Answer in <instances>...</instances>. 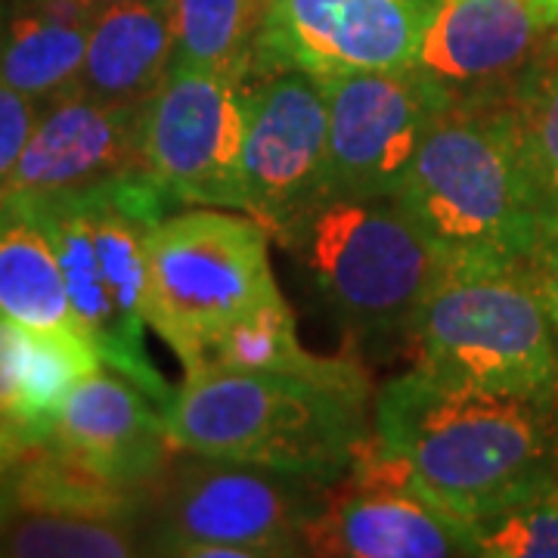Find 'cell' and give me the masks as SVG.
I'll list each match as a JSON object with an SVG mask.
<instances>
[{
	"label": "cell",
	"instance_id": "obj_35",
	"mask_svg": "<svg viewBox=\"0 0 558 558\" xmlns=\"http://www.w3.org/2000/svg\"><path fill=\"white\" fill-rule=\"evenodd\" d=\"M0 22H3V0H0Z\"/></svg>",
	"mask_w": 558,
	"mask_h": 558
},
{
	"label": "cell",
	"instance_id": "obj_26",
	"mask_svg": "<svg viewBox=\"0 0 558 558\" xmlns=\"http://www.w3.org/2000/svg\"><path fill=\"white\" fill-rule=\"evenodd\" d=\"M475 556L558 558V481L472 524Z\"/></svg>",
	"mask_w": 558,
	"mask_h": 558
},
{
	"label": "cell",
	"instance_id": "obj_17",
	"mask_svg": "<svg viewBox=\"0 0 558 558\" xmlns=\"http://www.w3.org/2000/svg\"><path fill=\"white\" fill-rule=\"evenodd\" d=\"M174 62L168 0H128L97 13L78 87L109 102L146 106Z\"/></svg>",
	"mask_w": 558,
	"mask_h": 558
},
{
	"label": "cell",
	"instance_id": "obj_16",
	"mask_svg": "<svg viewBox=\"0 0 558 558\" xmlns=\"http://www.w3.org/2000/svg\"><path fill=\"white\" fill-rule=\"evenodd\" d=\"M47 444L134 487H153L178 453L159 400L112 366L94 369L72 388Z\"/></svg>",
	"mask_w": 558,
	"mask_h": 558
},
{
	"label": "cell",
	"instance_id": "obj_32",
	"mask_svg": "<svg viewBox=\"0 0 558 558\" xmlns=\"http://www.w3.org/2000/svg\"><path fill=\"white\" fill-rule=\"evenodd\" d=\"M94 10H106V7H112V3H128V0H87Z\"/></svg>",
	"mask_w": 558,
	"mask_h": 558
},
{
	"label": "cell",
	"instance_id": "obj_34",
	"mask_svg": "<svg viewBox=\"0 0 558 558\" xmlns=\"http://www.w3.org/2000/svg\"><path fill=\"white\" fill-rule=\"evenodd\" d=\"M543 3H546V7H549L553 13H558V0H543Z\"/></svg>",
	"mask_w": 558,
	"mask_h": 558
},
{
	"label": "cell",
	"instance_id": "obj_15",
	"mask_svg": "<svg viewBox=\"0 0 558 558\" xmlns=\"http://www.w3.org/2000/svg\"><path fill=\"white\" fill-rule=\"evenodd\" d=\"M143 106L109 102L78 84L40 102V119L0 199H47L140 171Z\"/></svg>",
	"mask_w": 558,
	"mask_h": 558
},
{
	"label": "cell",
	"instance_id": "obj_18",
	"mask_svg": "<svg viewBox=\"0 0 558 558\" xmlns=\"http://www.w3.org/2000/svg\"><path fill=\"white\" fill-rule=\"evenodd\" d=\"M97 13L87 0H3L0 81L38 102L75 87Z\"/></svg>",
	"mask_w": 558,
	"mask_h": 558
},
{
	"label": "cell",
	"instance_id": "obj_10",
	"mask_svg": "<svg viewBox=\"0 0 558 558\" xmlns=\"http://www.w3.org/2000/svg\"><path fill=\"white\" fill-rule=\"evenodd\" d=\"M307 556L447 558L475 556L469 527L428 497L413 472L379 438L360 450L341 478L326 484L314 521L304 527Z\"/></svg>",
	"mask_w": 558,
	"mask_h": 558
},
{
	"label": "cell",
	"instance_id": "obj_22",
	"mask_svg": "<svg viewBox=\"0 0 558 558\" xmlns=\"http://www.w3.org/2000/svg\"><path fill=\"white\" fill-rule=\"evenodd\" d=\"M106 366L97 344L81 329H25L16 326L20 425L35 440H47L72 388Z\"/></svg>",
	"mask_w": 558,
	"mask_h": 558
},
{
	"label": "cell",
	"instance_id": "obj_29",
	"mask_svg": "<svg viewBox=\"0 0 558 558\" xmlns=\"http://www.w3.org/2000/svg\"><path fill=\"white\" fill-rule=\"evenodd\" d=\"M38 444H44V440L32 438L20 422L0 416V484L10 481V475L16 472V465H20L22 459L28 457V450L38 447Z\"/></svg>",
	"mask_w": 558,
	"mask_h": 558
},
{
	"label": "cell",
	"instance_id": "obj_9",
	"mask_svg": "<svg viewBox=\"0 0 558 558\" xmlns=\"http://www.w3.org/2000/svg\"><path fill=\"white\" fill-rule=\"evenodd\" d=\"M240 84L171 62L140 121V171L171 205L245 211Z\"/></svg>",
	"mask_w": 558,
	"mask_h": 558
},
{
	"label": "cell",
	"instance_id": "obj_5",
	"mask_svg": "<svg viewBox=\"0 0 558 558\" xmlns=\"http://www.w3.org/2000/svg\"><path fill=\"white\" fill-rule=\"evenodd\" d=\"M277 242L357 339L407 336L444 264L395 196L323 193Z\"/></svg>",
	"mask_w": 558,
	"mask_h": 558
},
{
	"label": "cell",
	"instance_id": "obj_33",
	"mask_svg": "<svg viewBox=\"0 0 558 558\" xmlns=\"http://www.w3.org/2000/svg\"><path fill=\"white\" fill-rule=\"evenodd\" d=\"M553 53L558 57V13H556V20H553Z\"/></svg>",
	"mask_w": 558,
	"mask_h": 558
},
{
	"label": "cell",
	"instance_id": "obj_30",
	"mask_svg": "<svg viewBox=\"0 0 558 558\" xmlns=\"http://www.w3.org/2000/svg\"><path fill=\"white\" fill-rule=\"evenodd\" d=\"M534 277H537L539 292H543L546 307H549V314L556 319L558 329V236L546 242L537 252V258H534Z\"/></svg>",
	"mask_w": 558,
	"mask_h": 558
},
{
	"label": "cell",
	"instance_id": "obj_7",
	"mask_svg": "<svg viewBox=\"0 0 558 558\" xmlns=\"http://www.w3.org/2000/svg\"><path fill=\"white\" fill-rule=\"evenodd\" d=\"M407 339L416 369L558 398V329L534 264L440 270Z\"/></svg>",
	"mask_w": 558,
	"mask_h": 558
},
{
	"label": "cell",
	"instance_id": "obj_27",
	"mask_svg": "<svg viewBox=\"0 0 558 558\" xmlns=\"http://www.w3.org/2000/svg\"><path fill=\"white\" fill-rule=\"evenodd\" d=\"M40 119V102L0 81V186L13 174Z\"/></svg>",
	"mask_w": 558,
	"mask_h": 558
},
{
	"label": "cell",
	"instance_id": "obj_2",
	"mask_svg": "<svg viewBox=\"0 0 558 558\" xmlns=\"http://www.w3.org/2000/svg\"><path fill=\"white\" fill-rule=\"evenodd\" d=\"M369 379L354 360L329 373H183L165 422L178 453L341 478L373 440Z\"/></svg>",
	"mask_w": 558,
	"mask_h": 558
},
{
	"label": "cell",
	"instance_id": "obj_23",
	"mask_svg": "<svg viewBox=\"0 0 558 558\" xmlns=\"http://www.w3.org/2000/svg\"><path fill=\"white\" fill-rule=\"evenodd\" d=\"M174 25V62L208 69L245 84L255 69L264 0H168Z\"/></svg>",
	"mask_w": 558,
	"mask_h": 558
},
{
	"label": "cell",
	"instance_id": "obj_4",
	"mask_svg": "<svg viewBox=\"0 0 558 558\" xmlns=\"http://www.w3.org/2000/svg\"><path fill=\"white\" fill-rule=\"evenodd\" d=\"M395 199L444 270L524 267L537 258V218L497 106H447Z\"/></svg>",
	"mask_w": 558,
	"mask_h": 558
},
{
	"label": "cell",
	"instance_id": "obj_8",
	"mask_svg": "<svg viewBox=\"0 0 558 558\" xmlns=\"http://www.w3.org/2000/svg\"><path fill=\"white\" fill-rule=\"evenodd\" d=\"M326 484L255 462L183 453L153 484L149 556H307L304 527L323 509Z\"/></svg>",
	"mask_w": 558,
	"mask_h": 558
},
{
	"label": "cell",
	"instance_id": "obj_21",
	"mask_svg": "<svg viewBox=\"0 0 558 558\" xmlns=\"http://www.w3.org/2000/svg\"><path fill=\"white\" fill-rule=\"evenodd\" d=\"M499 119L509 131L521 180L539 227V248L558 236V57L549 53L502 97Z\"/></svg>",
	"mask_w": 558,
	"mask_h": 558
},
{
	"label": "cell",
	"instance_id": "obj_31",
	"mask_svg": "<svg viewBox=\"0 0 558 558\" xmlns=\"http://www.w3.org/2000/svg\"><path fill=\"white\" fill-rule=\"evenodd\" d=\"M16 509H13V499H10V490H7V484H0V531H3V524L10 521Z\"/></svg>",
	"mask_w": 558,
	"mask_h": 558
},
{
	"label": "cell",
	"instance_id": "obj_14",
	"mask_svg": "<svg viewBox=\"0 0 558 558\" xmlns=\"http://www.w3.org/2000/svg\"><path fill=\"white\" fill-rule=\"evenodd\" d=\"M543 0H440L413 62L450 106L499 102L553 53Z\"/></svg>",
	"mask_w": 558,
	"mask_h": 558
},
{
	"label": "cell",
	"instance_id": "obj_20",
	"mask_svg": "<svg viewBox=\"0 0 558 558\" xmlns=\"http://www.w3.org/2000/svg\"><path fill=\"white\" fill-rule=\"evenodd\" d=\"M16 512L84 515V519L146 521L153 487L121 484L65 457L53 444H38L7 481Z\"/></svg>",
	"mask_w": 558,
	"mask_h": 558
},
{
	"label": "cell",
	"instance_id": "obj_6",
	"mask_svg": "<svg viewBox=\"0 0 558 558\" xmlns=\"http://www.w3.org/2000/svg\"><path fill=\"white\" fill-rule=\"evenodd\" d=\"M270 230L233 208L168 211L146 240V319L196 373L236 323L282 299Z\"/></svg>",
	"mask_w": 558,
	"mask_h": 558
},
{
	"label": "cell",
	"instance_id": "obj_25",
	"mask_svg": "<svg viewBox=\"0 0 558 558\" xmlns=\"http://www.w3.org/2000/svg\"><path fill=\"white\" fill-rule=\"evenodd\" d=\"M341 360L344 357H319L301 348L295 314L286 299H277L236 323L215 344L205 366L252 369V373H329L341 366Z\"/></svg>",
	"mask_w": 558,
	"mask_h": 558
},
{
	"label": "cell",
	"instance_id": "obj_12",
	"mask_svg": "<svg viewBox=\"0 0 558 558\" xmlns=\"http://www.w3.org/2000/svg\"><path fill=\"white\" fill-rule=\"evenodd\" d=\"M242 190L245 215L270 236L326 193L329 174V100L323 81L307 72H258L240 87Z\"/></svg>",
	"mask_w": 558,
	"mask_h": 558
},
{
	"label": "cell",
	"instance_id": "obj_11",
	"mask_svg": "<svg viewBox=\"0 0 558 558\" xmlns=\"http://www.w3.org/2000/svg\"><path fill=\"white\" fill-rule=\"evenodd\" d=\"M440 0H264L255 69L341 78L407 69Z\"/></svg>",
	"mask_w": 558,
	"mask_h": 558
},
{
	"label": "cell",
	"instance_id": "obj_13",
	"mask_svg": "<svg viewBox=\"0 0 558 558\" xmlns=\"http://www.w3.org/2000/svg\"><path fill=\"white\" fill-rule=\"evenodd\" d=\"M326 193L395 196L422 140L450 106L413 65L326 78Z\"/></svg>",
	"mask_w": 558,
	"mask_h": 558
},
{
	"label": "cell",
	"instance_id": "obj_3",
	"mask_svg": "<svg viewBox=\"0 0 558 558\" xmlns=\"http://www.w3.org/2000/svg\"><path fill=\"white\" fill-rule=\"evenodd\" d=\"M25 205L60 255L69 301L84 336L106 366L124 373L159 400L174 398L146 351V240L171 202L143 174L47 199H0Z\"/></svg>",
	"mask_w": 558,
	"mask_h": 558
},
{
	"label": "cell",
	"instance_id": "obj_1",
	"mask_svg": "<svg viewBox=\"0 0 558 558\" xmlns=\"http://www.w3.org/2000/svg\"><path fill=\"white\" fill-rule=\"evenodd\" d=\"M373 432L447 515L472 524L558 481V398L410 369L376 395Z\"/></svg>",
	"mask_w": 558,
	"mask_h": 558
},
{
	"label": "cell",
	"instance_id": "obj_28",
	"mask_svg": "<svg viewBox=\"0 0 558 558\" xmlns=\"http://www.w3.org/2000/svg\"><path fill=\"white\" fill-rule=\"evenodd\" d=\"M22 398L16 379V326L0 317V416L20 422Z\"/></svg>",
	"mask_w": 558,
	"mask_h": 558
},
{
	"label": "cell",
	"instance_id": "obj_24",
	"mask_svg": "<svg viewBox=\"0 0 558 558\" xmlns=\"http://www.w3.org/2000/svg\"><path fill=\"white\" fill-rule=\"evenodd\" d=\"M7 558H131L149 556L146 521L84 519L50 512H13L0 531Z\"/></svg>",
	"mask_w": 558,
	"mask_h": 558
},
{
	"label": "cell",
	"instance_id": "obj_19",
	"mask_svg": "<svg viewBox=\"0 0 558 558\" xmlns=\"http://www.w3.org/2000/svg\"><path fill=\"white\" fill-rule=\"evenodd\" d=\"M0 317L25 329H81L53 240L20 202H0Z\"/></svg>",
	"mask_w": 558,
	"mask_h": 558
}]
</instances>
